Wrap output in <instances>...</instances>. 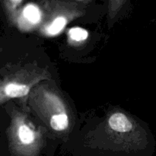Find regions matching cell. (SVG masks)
Returning <instances> with one entry per match:
<instances>
[{
    "mask_svg": "<svg viewBox=\"0 0 156 156\" xmlns=\"http://www.w3.org/2000/svg\"><path fill=\"white\" fill-rule=\"evenodd\" d=\"M7 134L11 146L16 151H24L37 146L42 136L27 116L17 111H13L11 114Z\"/></svg>",
    "mask_w": 156,
    "mask_h": 156,
    "instance_id": "7a4b0ae2",
    "label": "cell"
},
{
    "mask_svg": "<svg viewBox=\"0 0 156 156\" xmlns=\"http://www.w3.org/2000/svg\"><path fill=\"white\" fill-rule=\"evenodd\" d=\"M50 127L55 131H64L69 127V119L68 114H62L53 117L50 120Z\"/></svg>",
    "mask_w": 156,
    "mask_h": 156,
    "instance_id": "52a82bcc",
    "label": "cell"
},
{
    "mask_svg": "<svg viewBox=\"0 0 156 156\" xmlns=\"http://www.w3.org/2000/svg\"><path fill=\"white\" fill-rule=\"evenodd\" d=\"M9 2H10L11 4L12 5V6H17L19 4H21L22 0H9Z\"/></svg>",
    "mask_w": 156,
    "mask_h": 156,
    "instance_id": "9c48e42d",
    "label": "cell"
},
{
    "mask_svg": "<svg viewBox=\"0 0 156 156\" xmlns=\"http://www.w3.org/2000/svg\"><path fill=\"white\" fill-rule=\"evenodd\" d=\"M38 108H42V115H46V118L50 115V121L53 117L62 114H67L66 107L60 97L51 91H44L38 94ZM49 121V123H50Z\"/></svg>",
    "mask_w": 156,
    "mask_h": 156,
    "instance_id": "3957f363",
    "label": "cell"
},
{
    "mask_svg": "<svg viewBox=\"0 0 156 156\" xmlns=\"http://www.w3.org/2000/svg\"><path fill=\"white\" fill-rule=\"evenodd\" d=\"M22 21H19L21 29L29 30L40 24L41 21V13L39 9L34 5H28L23 10Z\"/></svg>",
    "mask_w": 156,
    "mask_h": 156,
    "instance_id": "5b68a950",
    "label": "cell"
},
{
    "mask_svg": "<svg viewBox=\"0 0 156 156\" xmlns=\"http://www.w3.org/2000/svg\"><path fill=\"white\" fill-rule=\"evenodd\" d=\"M49 73L43 69H21L0 79V105L14 98H22L30 94L32 88L44 79Z\"/></svg>",
    "mask_w": 156,
    "mask_h": 156,
    "instance_id": "6da1fadb",
    "label": "cell"
},
{
    "mask_svg": "<svg viewBox=\"0 0 156 156\" xmlns=\"http://www.w3.org/2000/svg\"><path fill=\"white\" fill-rule=\"evenodd\" d=\"M68 36L73 42H83L88 38V32L82 27H75L69 30Z\"/></svg>",
    "mask_w": 156,
    "mask_h": 156,
    "instance_id": "ba28073f",
    "label": "cell"
},
{
    "mask_svg": "<svg viewBox=\"0 0 156 156\" xmlns=\"http://www.w3.org/2000/svg\"><path fill=\"white\" fill-rule=\"evenodd\" d=\"M68 23V20L65 16H57L43 28V34L47 37H55L63 30Z\"/></svg>",
    "mask_w": 156,
    "mask_h": 156,
    "instance_id": "8992f818",
    "label": "cell"
},
{
    "mask_svg": "<svg viewBox=\"0 0 156 156\" xmlns=\"http://www.w3.org/2000/svg\"><path fill=\"white\" fill-rule=\"evenodd\" d=\"M108 123L110 129L116 133L126 134L134 128L132 120L121 112L113 114L108 119Z\"/></svg>",
    "mask_w": 156,
    "mask_h": 156,
    "instance_id": "277c9868",
    "label": "cell"
}]
</instances>
